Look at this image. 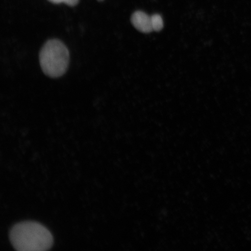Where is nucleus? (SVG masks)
I'll list each match as a JSON object with an SVG mask.
<instances>
[{
  "label": "nucleus",
  "instance_id": "nucleus-1",
  "mask_svg": "<svg viewBox=\"0 0 251 251\" xmlns=\"http://www.w3.org/2000/svg\"><path fill=\"white\" fill-rule=\"evenodd\" d=\"M9 238L12 246L19 251H44L52 246L50 231L39 223L24 222L14 226Z\"/></svg>",
  "mask_w": 251,
  "mask_h": 251
},
{
  "label": "nucleus",
  "instance_id": "nucleus-2",
  "mask_svg": "<svg viewBox=\"0 0 251 251\" xmlns=\"http://www.w3.org/2000/svg\"><path fill=\"white\" fill-rule=\"evenodd\" d=\"M40 64L47 76L55 78L62 76L67 71L70 62V53L61 41H47L40 52Z\"/></svg>",
  "mask_w": 251,
  "mask_h": 251
},
{
  "label": "nucleus",
  "instance_id": "nucleus-3",
  "mask_svg": "<svg viewBox=\"0 0 251 251\" xmlns=\"http://www.w3.org/2000/svg\"><path fill=\"white\" fill-rule=\"evenodd\" d=\"M131 22L133 26L141 32L149 33L153 31L151 16H149L143 11L134 12L131 17Z\"/></svg>",
  "mask_w": 251,
  "mask_h": 251
},
{
  "label": "nucleus",
  "instance_id": "nucleus-4",
  "mask_svg": "<svg viewBox=\"0 0 251 251\" xmlns=\"http://www.w3.org/2000/svg\"><path fill=\"white\" fill-rule=\"evenodd\" d=\"M152 26L153 30L158 31L164 27V21L161 15L154 14L151 16Z\"/></svg>",
  "mask_w": 251,
  "mask_h": 251
},
{
  "label": "nucleus",
  "instance_id": "nucleus-5",
  "mask_svg": "<svg viewBox=\"0 0 251 251\" xmlns=\"http://www.w3.org/2000/svg\"><path fill=\"white\" fill-rule=\"evenodd\" d=\"M48 1L53 4H58L60 3H65L70 7H74L78 4L79 0H48Z\"/></svg>",
  "mask_w": 251,
  "mask_h": 251
},
{
  "label": "nucleus",
  "instance_id": "nucleus-6",
  "mask_svg": "<svg viewBox=\"0 0 251 251\" xmlns=\"http://www.w3.org/2000/svg\"><path fill=\"white\" fill-rule=\"evenodd\" d=\"M98 1H103V0H98Z\"/></svg>",
  "mask_w": 251,
  "mask_h": 251
}]
</instances>
